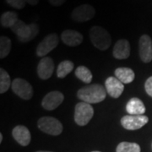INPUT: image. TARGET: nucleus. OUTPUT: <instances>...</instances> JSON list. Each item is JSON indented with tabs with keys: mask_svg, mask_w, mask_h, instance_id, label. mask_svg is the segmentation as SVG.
Wrapping results in <instances>:
<instances>
[{
	"mask_svg": "<svg viewBox=\"0 0 152 152\" xmlns=\"http://www.w3.org/2000/svg\"><path fill=\"white\" fill-rule=\"evenodd\" d=\"M77 96L86 103H99L106 99L107 91L102 85L92 84L80 89L77 92Z\"/></svg>",
	"mask_w": 152,
	"mask_h": 152,
	"instance_id": "f257e3e1",
	"label": "nucleus"
},
{
	"mask_svg": "<svg viewBox=\"0 0 152 152\" xmlns=\"http://www.w3.org/2000/svg\"><path fill=\"white\" fill-rule=\"evenodd\" d=\"M12 31L17 36L18 40L20 42H28L33 40L39 33V26L33 23L26 25L24 21L18 20L17 22L11 27Z\"/></svg>",
	"mask_w": 152,
	"mask_h": 152,
	"instance_id": "f03ea898",
	"label": "nucleus"
},
{
	"mask_svg": "<svg viewBox=\"0 0 152 152\" xmlns=\"http://www.w3.org/2000/svg\"><path fill=\"white\" fill-rule=\"evenodd\" d=\"M90 40L91 43L101 51H106L112 44V38L109 32L102 26H95L90 30Z\"/></svg>",
	"mask_w": 152,
	"mask_h": 152,
	"instance_id": "7ed1b4c3",
	"label": "nucleus"
},
{
	"mask_svg": "<svg viewBox=\"0 0 152 152\" xmlns=\"http://www.w3.org/2000/svg\"><path fill=\"white\" fill-rule=\"evenodd\" d=\"M94 115V109L91 104L79 102L75 109V121L79 126H86L91 120Z\"/></svg>",
	"mask_w": 152,
	"mask_h": 152,
	"instance_id": "20e7f679",
	"label": "nucleus"
},
{
	"mask_svg": "<svg viewBox=\"0 0 152 152\" xmlns=\"http://www.w3.org/2000/svg\"><path fill=\"white\" fill-rule=\"evenodd\" d=\"M39 129L53 136L59 135L63 132V124L59 120L53 117H43L38 120Z\"/></svg>",
	"mask_w": 152,
	"mask_h": 152,
	"instance_id": "39448f33",
	"label": "nucleus"
},
{
	"mask_svg": "<svg viewBox=\"0 0 152 152\" xmlns=\"http://www.w3.org/2000/svg\"><path fill=\"white\" fill-rule=\"evenodd\" d=\"M12 91L19 97L24 100H30L33 96V88L31 85L26 80L20 78L15 79L12 81Z\"/></svg>",
	"mask_w": 152,
	"mask_h": 152,
	"instance_id": "423d86ee",
	"label": "nucleus"
},
{
	"mask_svg": "<svg viewBox=\"0 0 152 152\" xmlns=\"http://www.w3.org/2000/svg\"><path fill=\"white\" fill-rule=\"evenodd\" d=\"M149 122L145 115H126L121 118V124L127 130H137L141 129Z\"/></svg>",
	"mask_w": 152,
	"mask_h": 152,
	"instance_id": "0eeeda50",
	"label": "nucleus"
},
{
	"mask_svg": "<svg viewBox=\"0 0 152 152\" xmlns=\"http://www.w3.org/2000/svg\"><path fill=\"white\" fill-rule=\"evenodd\" d=\"M58 37L57 34L52 33L48 35L46 37L38 44L37 48V55L38 57L44 58L46 55L48 54L54 48H56L58 45Z\"/></svg>",
	"mask_w": 152,
	"mask_h": 152,
	"instance_id": "6e6552de",
	"label": "nucleus"
},
{
	"mask_svg": "<svg viewBox=\"0 0 152 152\" xmlns=\"http://www.w3.org/2000/svg\"><path fill=\"white\" fill-rule=\"evenodd\" d=\"M96 15L94 7L90 4H82L76 7L71 14V18L75 22H86L91 20Z\"/></svg>",
	"mask_w": 152,
	"mask_h": 152,
	"instance_id": "1a4fd4ad",
	"label": "nucleus"
},
{
	"mask_svg": "<svg viewBox=\"0 0 152 152\" xmlns=\"http://www.w3.org/2000/svg\"><path fill=\"white\" fill-rule=\"evenodd\" d=\"M139 53L142 62L148 64L152 60V40L148 35H142L139 41Z\"/></svg>",
	"mask_w": 152,
	"mask_h": 152,
	"instance_id": "9d476101",
	"label": "nucleus"
},
{
	"mask_svg": "<svg viewBox=\"0 0 152 152\" xmlns=\"http://www.w3.org/2000/svg\"><path fill=\"white\" fill-rule=\"evenodd\" d=\"M64 100V96L60 91H51L48 93L42 102V106L48 111H53L59 107Z\"/></svg>",
	"mask_w": 152,
	"mask_h": 152,
	"instance_id": "9b49d317",
	"label": "nucleus"
},
{
	"mask_svg": "<svg viewBox=\"0 0 152 152\" xmlns=\"http://www.w3.org/2000/svg\"><path fill=\"white\" fill-rule=\"evenodd\" d=\"M37 75L40 79L46 80L51 78L54 71V62L49 57H44L39 61L37 65Z\"/></svg>",
	"mask_w": 152,
	"mask_h": 152,
	"instance_id": "f8f14e48",
	"label": "nucleus"
},
{
	"mask_svg": "<svg viewBox=\"0 0 152 152\" xmlns=\"http://www.w3.org/2000/svg\"><path fill=\"white\" fill-rule=\"evenodd\" d=\"M105 87L107 93L111 97L118 98L123 94L124 86L116 77H108L105 81Z\"/></svg>",
	"mask_w": 152,
	"mask_h": 152,
	"instance_id": "ddd939ff",
	"label": "nucleus"
},
{
	"mask_svg": "<svg viewBox=\"0 0 152 152\" xmlns=\"http://www.w3.org/2000/svg\"><path fill=\"white\" fill-rule=\"evenodd\" d=\"M12 135L22 146H27L31 140V133L26 126L18 125L15 127L12 131Z\"/></svg>",
	"mask_w": 152,
	"mask_h": 152,
	"instance_id": "4468645a",
	"label": "nucleus"
},
{
	"mask_svg": "<svg viewBox=\"0 0 152 152\" xmlns=\"http://www.w3.org/2000/svg\"><path fill=\"white\" fill-rule=\"evenodd\" d=\"M61 39L64 43L69 47H76L82 43L83 36L80 32L74 30H65L61 35Z\"/></svg>",
	"mask_w": 152,
	"mask_h": 152,
	"instance_id": "2eb2a0df",
	"label": "nucleus"
},
{
	"mask_svg": "<svg viewBox=\"0 0 152 152\" xmlns=\"http://www.w3.org/2000/svg\"><path fill=\"white\" fill-rule=\"evenodd\" d=\"M114 58L117 59H126L130 55V44L128 40L121 39L118 41L113 48V52Z\"/></svg>",
	"mask_w": 152,
	"mask_h": 152,
	"instance_id": "dca6fc26",
	"label": "nucleus"
},
{
	"mask_svg": "<svg viewBox=\"0 0 152 152\" xmlns=\"http://www.w3.org/2000/svg\"><path fill=\"white\" fill-rule=\"evenodd\" d=\"M126 111L129 115H144L146 108L140 99L133 97L126 105Z\"/></svg>",
	"mask_w": 152,
	"mask_h": 152,
	"instance_id": "f3484780",
	"label": "nucleus"
},
{
	"mask_svg": "<svg viewBox=\"0 0 152 152\" xmlns=\"http://www.w3.org/2000/svg\"><path fill=\"white\" fill-rule=\"evenodd\" d=\"M115 77L124 85L134 81L135 75L134 72L129 68L121 67V68H118L115 70Z\"/></svg>",
	"mask_w": 152,
	"mask_h": 152,
	"instance_id": "a211bd4d",
	"label": "nucleus"
},
{
	"mask_svg": "<svg viewBox=\"0 0 152 152\" xmlns=\"http://www.w3.org/2000/svg\"><path fill=\"white\" fill-rule=\"evenodd\" d=\"M18 20L19 19H18L17 13L13 12V11H7L1 15L0 23H1V26L4 27L11 28L16 23Z\"/></svg>",
	"mask_w": 152,
	"mask_h": 152,
	"instance_id": "6ab92c4d",
	"label": "nucleus"
},
{
	"mask_svg": "<svg viewBox=\"0 0 152 152\" xmlns=\"http://www.w3.org/2000/svg\"><path fill=\"white\" fill-rule=\"evenodd\" d=\"M73 69H74V64H73V62H71L69 60L62 61L59 64H58V69H57V76L58 78H60V79L65 78L66 76L68 75L69 73L72 72Z\"/></svg>",
	"mask_w": 152,
	"mask_h": 152,
	"instance_id": "aec40b11",
	"label": "nucleus"
},
{
	"mask_svg": "<svg viewBox=\"0 0 152 152\" xmlns=\"http://www.w3.org/2000/svg\"><path fill=\"white\" fill-rule=\"evenodd\" d=\"M75 76L80 80L86 84H90L93 78L91 70L86 66H79L75 69Z\"/></svg>",
	"mask_w": 152,
	"mask_h": 152,
	"instance_id": "412c9836",
	"label": "nucleus"
},
{
	"mask_svg": "<svg viewBox=\"0 0 152 152\" xmlns=\"http://www.w3.org/2000/svg\"><path fill=\"white\" fill-rule=\"evenodd\" d=\"M12 86L10 76L4 69H0V93L6 92Z\"/></svg>",
	"mask_w": 152,
	"mask_h": 152,
	"instance_id": "4be33fe9",
	"label": "nucleus"
},
{
	"mask_svg": "<svg viewBox=\"0 0 152 152\" xmlns=\"http://www.w3.org/2000/svg\"><path fill=\"white\" fill-rule=\"evenodd\" d=\"M140 146L133 142H121L116 149V152H140Z\"/></svg>",
	"mask_w": 152,
	"mask_h": 152,
	"instance_id": "5701e85b",
	"label": "nucleus"
},
{
	"mask_svg": "<svg viewBox=\"0 0 152 152\" xmlns=\"http://www.w3.org/2000/svg\"><path fill=\"white\" fill-rule=\"evenodd\" d=\"M11 50V41L9 37L2 36L0 37V58L3 59L6 58Z\"/></svg>",
	"mask_w": 152,
	"mask_h": 152,
	"instance_id": "b1692460",
	"label": "nucleus"
},
{
	"mask_svg": "<svg viewBox=\"0 0 152 152\" xmlns=\"http://www.w3.org/2000/svg\"><path fill=\"white\" fill-rule=\"evenodd\" d=\"M6 3L15 9L21 10L26 6V2L25 0H6Z\"/></svg>",
	"mask_w": 152,
	"mask_h": 152,
	"instance_id": "393cba45",
	"label": "nucleus"
},
{
	"mask_svg": "<svg viewBox=\"0 0 152 152\" xmlns=\"http://www.w3.org/2000/svg\"><path fill=\"white\" fill-rule=\"evenodd\" d=\"M145 91H146L147 94L151 97H152V76L147 79L145 84Z\"/></svg>",
	"mask_w": 152,
	"mask_h": 152,
	"instance_id": "a878e982",
	"label": "nucleus"
},
{
	"mask_svg": "<svg viewBox=\"0 0 152 152\" xmlns=\"http://www.w3.org/2000/svg\"><path fill=\"white\" fill-rule=\"evenodd\" d=\"M48 1L49 3H50V4H52L53 6H55V7L61 6L66 2V0H48Z\"/></svg>",
	"mask_w": 152,
	"mask_h": 152,
	"instance_id": "bb28decb",
	"label": "nucleus"
},
{
	"mask_svg": "<svg viewBox=\"0 0 152 152\" xmlns=\"http://www.w3.org/2000/svg\"><path fill=\"white\" fill-rule=\"evenodd\" d=\"M30 5H37L39 3V0H25Z\"/></svg>",
	"mask_w": 152,
	"mask_h": 152,
	"instance_id": "cd10ccee",
	"label": "nucleus"
},
{
	"mask_svg": "<svg viewBox=\"0 0 152 152\" xmlns=\"http://www.w3.org/2000/svg\"><path fill=\"white\" fill-rule=\"evenodd\" d=\"M2 141H3V134H0V143H2Z\"/></svg>",
	"mask_w": 152,
	"mask_h": 152,
	"instance_id": "c85d7f7f",
	"label": "nucleus"
},
{
	"mask_svg": "<svg viewBox=\"0 0 152 152\" xmlns=\"http://www.w3.org/2000/svg\"><path fill=\"white\" fill-rule=\"evenodd\" d=\"M37 152H51V151H37Z\"/></svg>",
	"mask_w": 152,
	"mask_h": 152,
	"instance_id": "c756f323",
	"label": "nucleus"
},
{
	"mask_svg": "<svg viewBox=\"0 0 152 152\" xmlns=\"http://www.w3.org/2000/svg\"><path fill=\"white\" fill-rule=\"evenodd\" d=\"M91 152H101V151H91Z\"/></svg>",
	"mask_w": 152,
	"mask_h": 152,
	"instance_id": "7c9ffc66",
	"label": "nucleus"
}]
</instances>
